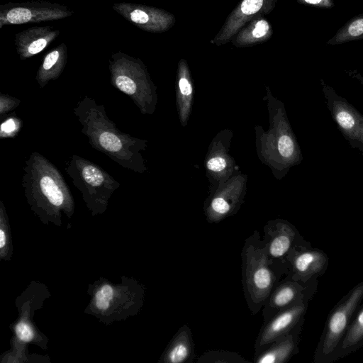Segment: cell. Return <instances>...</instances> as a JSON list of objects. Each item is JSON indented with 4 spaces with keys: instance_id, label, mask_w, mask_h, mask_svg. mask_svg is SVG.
I'll return each mask as SVG.
<instances>
[{
    "instance_id": "obj_1",
    "label": "cell",
    "mask_w": 363,
    "mask_h": 363,
    "mask_svg": "<svg viewBox=\"0 0 363 363\" xmlns=\"http://www.w3.org/2000/svg\"><path fill=\"white\" fill-rule=\"evenodd\" d=\"M73 113L92 147L123 168L139 173L146 170L141 154L146 140L121 131L108 117L103 104L85 96L77 102Z\"/></svg>"
},
{
    "instance_id": "obj_2",
    "label": "cell",
    "mask_w": 363,
    "mask_h": 363,
    "mask_svg": "<svg viewBox=\"0 0 363 363\" xmlns=\"http://www.w3.org/2000/svg\"><path fill=\"white\" fill-rule=\"evenodd\" d=\"M241 259L244 296L248 308L255 315L281 278L272 267L265 244L257 230L245 239Z\"/></svg>"
},
{
    "instance_id": "obj_3",
    "label": "cell",
    "mask_w": 363,
    "mask_h": 363,
    "mask_svg": "<svg viewBox=\"0 0 363 363\" xmlns=\"http://www.w3.org/2000/svg\"><path fill=\"white\" fill-rule=\"evenodd\" d=\"M22 186L30 199L56 208L69 206V186L58 169L46 157L33 152L23 169Z\"/></svg>"
},
{
    "instance_id": "obj_4",
    "label": "cell",
    "mask_w": 363,
    "mask_h": 363,
    "mask_svg": "<svg viewBox=\"0 0 363 363\" xmlns=\"http://www.w3.org/2000/svg\"><path fill=\"white\" fill-rule=\"evenodd\" d=\"M363 301V280L345 294L330 311L313 355L314 363L338 360L340 345Z\"/></svg>"
},
{
    "instance_id": "obj_5",
    "label": "cell",
    "mask_w": 363,
    "mask_h": 363,
    "mask_svg": "<svg viewBox=\"0 0 363 363\" xmlns=\"http://www.w3.org/2000/svg\"><path fill=\"white\" fill-rule=\"evenodd\" d=\"M111 84L128 95L143 113H151L154 104L153 84L143 61L121 51L108 60Z\"/></svg>"
},
{
    "instance_id": "obj_6",
    "label": "cell",
    "mask_w": 363,
    "mask_h": 363,
    "mask_svg": "<svg viewBox=\"0 0 363 363\" xmlns=\"http://www.w3.org/2000/svg\"><path fill=\"white\" fill-rule=\"evenodd\" d=\"M65 170L86 201L103 203L120 186L101 167L78 155L65 161Z\"/></svg>"
},
{
    "instance_id": "obj_7",
    "label": "cell",
    "mask_w": 363,
    "mask_h": 363,
    "mask_svg": "<svg viewBox=\"0 0 363 363\" xmlns=\"http://www.w3.org/2000/svg\"><path fill=\"white\" fill-rule=\"evenodd\" d=\"M263 242L270 264L280 278L287 273L289 252L296 247L311 245L294 225L280 219L270 220L264 227Z\"/></svg>"
},
{
    "instance_id": "obj_8",
    "label": "cell",
    "mask_w": 363,
    "mask_h": 363,
    "mask_svg": "<svg viewBox=\"0 0 363 363\" xmlns=\"http://www.w3.org/2000/svg\"><path fill=\"white\" fill-rule=\"evenodd\" d=\"M73 13L65 5L43 0L9 2L0 5V28L7 25L60 20L71 16Z\"/></svg>"
},
{
    "instance_id": "obj_9",
    "label": "cell",
    "mask_w": 363,
    "mask_h": 363,
    "mask_svg": "<svg viewBox=\"0 0 363 363\" xmlns=\"http://www.w3.org/2000/svg\"><path fill=\"white\" fill-rule=\"evenodd\" d=\"M320 86L331 117L350 145L363 154V115L323 79Z\"/></svg>"
},
{
    "instance_id": "obj_10",
    "label": "cell",
    "mask_w": 363,
    "mask_h": 363,
    "mask_svg": "<svg viewBox=\"0 0 363 363\" xmlns=\"http://www.w3.org/2000/svg\"><path fill=\"white\" fill-rule=\"evenodd\" d=\"M318 279L303 282L284 278L276 285L263 305V323L279 311L305 298H312L318 291Z\"/></svg>"
},
{
    "instance_id": "obj_11",
    "label": "cell",
    "mask_w": 363,
    "mask_h": 363,
    "mask_svg": "<svg viewBox=\"0 0 363 363\" xmlns=\"http://www.w3.org/2000/svg\"><path fill=\"white\" fill-rule=\"evenodd\" d=\"M277 0H241L227 16L220 29L210 40L222 46L230 42L237 32L254 18L270 13Z\"/></svg>"
},
{
    "instance_id": "obj_12",
    "label": "cell",
    "mask_w": 363,
    "mask_h": 363,
    "mask_svg": "<svg viewBox=\"0 0 363 363\" xmlns=\"http://www.w3.org/2000/svg\"><path fill=\"white\" fill-rule=\"evenodd\" d=\"M112 8L128 21L146 32L153 33L167 32L176 23L174 14L154 6L121 2L113 4Z\"/></svg>"
},
{
    "instance_id": "obj_13",
    "label": "cell",
    "mask_w": 363,
    "mask_h": 363,
    "mask_svg": "<svg viewBox=\"0 0 363 363\" xmlns=\"http://www.w3.org/2000/svg\"><path fill=\"white\" fill-rule=\"evenodd\" d=\"M328 266V257L323 250L311 245L296 247L287 257L288 271L284 279L306 282L321 277Z\"/></svg>"
},
{
    "instance_id": "obj_14",
    "label": "cell",
    "mask_w": 363,
    "mask_h": 363,
    "mask_svg": "<svg viewBox=\"0 0 363 363\" xmlns=\"http://www.w3.org/2000/svg\"><path fill=\"white\" fill-rule=\"evenodd\" d=\"M311 298H305L285 308L263 323L255 343L257 355L271 343L289 333L301 320L305 319Z\"/></svg>"
},
{
    "instance_id": "obj_15",
    "label": "cell",
    "mask_w": 363,
    "mask_h": 363,
    "mask_svg": "<svg viewBox=\"0 0 363 363\" xmlns=\"http://www.w3.org/2000/svg\"><path fill=\"white\" fill-rule=\"evenodd\" d=\"M304 319L289 333L276 340L254 356L255 363H286L299 352V343Z\"/></svg>"
},
{
    "instance_id": "obj_16",
    "label": "cell",
    "mask_w": 363,
    "mask_h": 363,
    "mask_svg": "<svg viewBox=\"0 0 363 363\" xmlns=\"http://www.w3.org/2000/svg\"><path fill=\"white\" fill-rule=\"evenodd\" d=\"M60 35L52 26H34L15 35V45L21 60H26L42 52Z\"/></svg>"
},
{
    "instance_id": "obj_17",
    "label": "cell",
    "mask_w": 363,
    "mask_h": 363,
    "mask_svg": "<svg viewBox=\"0 0 363 363\" xmlns=\"http://www.w3.org/2000/svg\"><path fill=\"white\" fill-rule=\"evenodd\" d=\"M195 359L194 343L190 328L184 324L177 330L163 357L169 363H193Z\"/></svg>"
},
{
    "instance_id": "obj_18",
    "label": "cell",
    "mask_w": 363,
    "mask_h": 363,
    "mask_svg": "<svg viewBox=\"0 0 363 363\" xmlns=\"http://www.w3.org/2000/svg\"><path fill=\"white\" fill-rule=\"evenodd\" d=\"M272 35L271 23L264 16H260L245 24L230 42L236 48L251 47L268 41Z\"/></svg>"
},
{
    "instance_id": "obj_19",
    "label": "cell",
    "mask_w": 363,
    "mask_h": 363,
    "mask_svg": "<svg viewBox=\"0 0 363 363\" xmlns=\"http://www.w3.org/2000/svg\"><path fill=\"white\" fill-rule=\"evenodd\" d=\"M67 48L62 43L48 52L37 71L35 79L40 88L57 79L64 71L67 61Z\"/></svg>"
},
{
    "instance_id": "obj_20",
    "label": "cell",
    "mask_w": 363,
    "mask_h": 363,
    "mask_svg": "<svg viewBox=\"0 0 363 363\" xmlns=\"http://www.w3.org/2000/svg\"><path fill=\"white\" fill-rule=\"evenodd\" d=\"M363 347V304L357 310L340 345L338 359L355 352Z\"/></svg>"
},
{
    "instance_id": "obj_21",
    "label": "cell",
    "mask_w": 363,
    "mask_h": 363,
    "mask_svg": "<svg viewBox=\"0 0 363 363\" xmlns=\"http://www.w3.org/2000/svg\"><path fill=\"white\" fill-rule=\"evenodd\" d=\"M359 40H363V13L355 16L347 21L326 44L337 45Z\"/></svg>"
},
{
    "instance_id": "obj_22",
    "label": "cell",
    "mask_w": 363,
    "mask_h": 363,
    "mask_svg": "<svg viewBox=\"0 0 363 363\" xmlns=\"http://www.w3.org/2000/svg\"><path fill=\"white\" fill-rule=\"evenodd\" d=\"M197 363H243L247 360L235 352L211 350L204 352L196 360Z\"/></svg>"
},
{
    "instance_id": "obj_23",
    "label": "cell",
    "mask_w": 363,
    "mask_h": 363,
    "mask_svg": "<svg viewBox=\"0 0 363 363\" xmlns=\"http://www.w3.org/2000/svg\"><path fill=\"white\" fill-rule=\"evenodd\" d=\"M22 125L21 121L16 116L7 118L1 125L0 137L10 138L16 136Z\"/></svg>"
},
{
    "instance_id": "obj_24",
    "label": "cell",
    "mask_w": 363,
    "mask_h": 363,
    "mask_svg": "<svg viewBox=\"0 0 363 363\" xmlns=\"http://www.w3.org/2000/svg\"><path fill=\"white\" fill-rule=\"evenodd\" d=\"M18 99L7 94H1L0 97V114L2 116L10 111L16 108L20 104Z\"/></svg>"
},
{
    "instance_id": "obj_25",
    "label": "cell",
    "mask_w": 363,
    "mask_h": 363,
    "mask_svg": "<svg viewBox=\"0 0 363 363\" xmlns=\"http://www.w3.org/2000/svg\"><path fill=\"white\" fill-rule=\"evenodd\" d=\"M16 333L19 340L23 342H30L34 337L30 327L26 323L21 322L16 325Z\"/></svg>"
},
{
    "instance_id": "obj_26",
    "label": "cell",
    "mask_w": 363,
    "mask_h": 363,
    "mask_svg": "<svg viewBox=\"0 0 363 363\" xmlns=\"http://www.w3.org/2000/svg\"><path fill=\"white\" fill-rule=\"evenodd\" d=\"M207 168L213 172H221L226 167V162L221 157H215L210 159L206 164Z\"/></svg>"
},
{
    "instance_id": "obj_27",
    "label": "cell",
    "mask_w": 363,
    "mask_h": 363,
    "mask_svg": "<svg viewBox=\"0 0 363 363\" xmlns=\"http://www.w3.org/2000/svg\"><path fill=\"white\" fill-rule=\"evenodd\" d=\"M298 3L322 9H330L333 7V0H296Z\"/></svg>"
},
{
    "instance_id": "obj_28",
    "label": "cell",
    "mask_w": 363,
    "mask_h": 363,
    "mask_svg": "<svg viewBox=\"0 0 363 363\" xmlns=\"http://www.w3.org/2000/svg\"><path fill=\"white\" fill-rule=\"evenodd\" d=\"M101 291L104 294L105 298H107L108 300L110 301L113 298V290L110 285L106 284L103 286L102 288L101 289Z\"/></svg>"
},
{
    "instance_id": "obj_29",
    "label": "cell",
    "mask_w": 363,
    "mask_h": 363,
    "mask_svg": "<svg viewBox=\"0 0 363 363\" xmlns=\"http://www.w3.org/2000/svg\"><path fill=\"white\" fill-rule=\"evenodd\" d=\"M345 73L352 79L358 80L363 85V75L357 70H346Z\"/></svg>"
},
{
    "instance_id": "obj_30",
    "label": "cell",
    "mask_w": 363,
    "mask_h": 363,
    "mask_svg": "<svg viewBox=\"0 0 363 363\" xmlns=\"http://www.w3.org/2000/svg\"><path fill=\"white\" fill-rule=\"evenodd\" d=\"M96 307L101 310H106L109 306V300L106 298L101 299H96Z\"/></svg>"
},
{
    "instance_id": "obj_31",
    "label": "cell",
    "mask_w": 363,
    "mask_h": 363,
    "mask_svg": "<svg viewBox=\"0 0 363 363\" xmlns=\"http://www.w3.org/2000/svg\"><path fill=\"white\" fill-rule=\"evenodd\" d=\"M6 243V235L3 230H0V247L2 248Z\"/></svg>"
}]
</instances>
